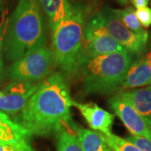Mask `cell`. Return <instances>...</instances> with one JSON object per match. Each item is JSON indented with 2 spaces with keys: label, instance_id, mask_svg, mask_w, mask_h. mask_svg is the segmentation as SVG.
I'll return each mask as SVG.
<instances>
[{
  "label": "cell",
  "instance_id": "16",
  "mask_svg": "<svg viewBox=\"0 0 151 151\" xmlns=\"http://www.w3.org/2000/svg\"><path fill=\"white\" fill-rule=\"evenodd\" d=\"M29 136V133L18 123L0 125V143H14Z\"/></svg>",
  "mask_w": 151,
  "mask_h": 151
},
{
  "label": "cell",
  "instance_id": "12",
  "mask_svg": "<svg viewBox=\"0 0 151 151\" xmlns=\"http://www.w3.org/2000/svg\"><path fill=\"white\" fill-rule=\"evenodd\" d=\"M38 2L45 17L50 33H52L67 16L71 3L69 0H38Z\"/></svg>",
  "mask_w": 151,
  "mask_h": 151
},
{
  "label": "cell",
  "instance_id": "15",
  "mask_svg": "<svg viewBox=\"0 0 151 151\" xmlns=\"http://www.w3.org/2000/svg\"><path fill=\"white\" fill-rule=\"evenodd\" d=\"M113 14L118 17L120 21L124 26L128 28L131 31L143 35L147 33L145 29L141 26L138 20L136 14H135V10L133 7H126L125 9H113Z\"/></svg>",
  "mask_w": 151,
  "mask_h": 151
},
{
  "label": "cell",
  "instance_id": "11",
  "mask_svg": "<svg viewBox=\"0 0 151 151\" xmlns=\"http://www.w3.org/2000/svg\"><path fill=\"white\" fill-rule=\"evenodd\" d=\"M150 85L151 63L145 55L132 63L120 89H135Z\"/></svg>",
  "mask_w": 151,
  "mask_h": 151
},
{
  "label": "cell",
  "instance_id": "10",
  "mask_svg": "<svg viewBox=\"0 0 151 151\" xmlns=\"http://www.w3.org/2000/svg\"><path fill=\"white\" fill-rule=\"evenodd\" d=\"M85 119L86 123L93 130L99 131L103 134H112V126L114 121V115L104 110L95 103H73Z\"/></svg>",
  "mask_w": 151,
  "mask_h": 151
},
{
  "label": "cell",
  "instance_id": "5",
  "mask_svg": "<svg viewBox=\"0 0 151 151\" xmlns=\"http://www.w3.org/2000/svg\"><path fill=\"white\" fill-rule=\"evenodd\" d=\"M124 50H127L109 35L105 27L104 19L100 11L87 17L84 26L83 43L77 65L83 60L122 52Z\"/></svg>",
  "mask_w": 151,
  "mask_h": 151
},
{
  "label": "cell",
  "instance_id": "6",
  "mask_svg": "<svg viewBox=\"0 0 151 151\" xmlns=\"http://www.w3.org/2000/svg\"><path fill=\"white\" fill-rule=\"evenodd\" d=\"M52 65L51 50L45 46L12 62L8 75L13 82L32 83L45 78Z\"/></svg>",
  "mask_w": 151,
  "mask_h": 151
},
{
  "label": "cell",
  "instance_id": "7",
  "mask_svg": "<svg viewBox=\"0 0 151 151\" xmlns=\"http://www.w3.org/2000/svg\"><path fill=\"white\" fill-rule=\"evenodd\" d=\"M105 27L111 37L114 39L129 52L141 54L145 51L149 40V33L143 35L136 34L131 31L118 19L113 12V9L104 6L101 9Z\"/></svg>",
  "mask_w": 151,
  "mask_h": 151
},
{
  "label": "cell",
  "instance_id": "14",
  "mask_svg": "<svg viewBox=\"0 0 151 151\" xmlns=\"http://www.w3.org/2000/svg\"><path fill=\"white\" fill-rule=\"evenodd\" d=\"M76 136L83 151H113L101 133L81 128L77 129Z\"/></svg>",
  "mask_w": 151,
  "mask_h": 151
},
{
  "label": "cell",
  "instance_id": "3",
  "mask_svg": "<svg viewBox=\"0 0 151 151\" xmlns=\"http://www.w3.org/2000/svg\"><path fill=\"white\" fill-rule=\"evenodd\" d=\"M87 13L81 1L71 3L67 16L51 33L53 64L67 75L74 74L77 66Z\"/></svg>",
  "mask_w": 151,
  "mask_h": 151
},
{
  "label": "cell",
  "instance_id": "21",
  "mask_svg": "<svg viewBox=\"0 0 151 151\" xmlns=\"http://www.w3.org/2000/svg\"><path fill=\"white\" fill-rule=\"evenodd\" d=\"M128 141L134 144L142 151H151V140L147 139L144 137L131 135L126 139Z\"/></svg>",
  "mask_w": 151,
  "mask_h": 151
},
{
  "label": "cell",
  "instance_id": "8",
  "mask_svg": "<svg viewBox=\"0 0 151 151\" xmlns=\"http://www.w3.org/2000/svg\"><path fill=\"white\" fill-rule=\"evenodd\" d=\"M108 105L131 134L151 140V123L137 113L119 93L108 100Z\"/></svg>",
  "mask_w": 151,
  "mask_h": 151
},
{
  "label": "cell",
  "instance_id": "24",
  "mask_svg": "<svg viewBox=\"0 0 151 151\" xmlns=\"http://www.w3.org/2000/svg\"><path fill=\"white\" fill-rule=\"evenodd\" d=\"M13 121L9 119V117L6 114L0 111V125H4V124H11Z\"/></svg>",
  "mask_w": 151,
  "mask_h": 151
},
{
  "label": "cell",
  "instance_id": "23",
  "mask_svg": "<svg viewBox=\"0 0 151 151\" xmlns=\"http://www.w3.org/2000/svg\"><path fill=\"white\" fill-rule=\"evenodd\" d=\"M130 1L133 6L137 9L140 8H144V7H147L150 3V0H130Z\"/></svg>",
  "mask_w": 151,
  "mask_h": 151
},
{
  "label": "cell",
  "instance_id": "25",
  "mask_svg": "<svg viewBox=\"0 0 151 151\" xmlns=\"http://www.w3.org/2000/svg\"><path fill=\"white\" fill-rule=\"evenodd\" d=\"M21 151H34L32 148L30 147V145L28 144L27 139H25V140L23 142L21 147Z\"/></svg>",
  "mask_w": 151,
  "mask_h": 151
},
{
  "label": "cell",
  "instance_id": "22",
  "mask_svg": "<svg viewBox=\"0 0 151 151\" xmlns=\"http://www.w3.org/2000/svg\"><path fill=\"white\" fill-rule=\"evenodd\" d=\"M27 139H24L14 143H0V151H21L23 142Z\"/></svg>",
  "mask_w": 151,
  "mask_h": 151
},
{
  "label": "cell",
  "instance_id": "26",
  "mask_svg": "<svg viewBox=\"0 0 151 151\" xmlns=\"http://www.w3.org/2000/svg\"><path fill=\"white\" fill-rule=\"evenodd\" d=\"M121 5H125L129 3V0H117Z\"/></svg>",
  "mask_w": 151,
  "mask_h": 151
},
{
  "label": "cell",
  "instance_id": "17",
  "mask_svg": "<svg viewBox=\"0 0 151 151\" xmlns=\"http://www.w3.org/2000/svg\"><path fill=\"white\" fill-rule=\"evenodd\" d=\"M57 151H83L76 136L70 131L60 129L58 131Z\"/></svg>",
  "mask_w": 151,
  "mask_h": 151
},
{
  "label": "cell",
  "instance_id": "19",
  "mask_svg": "<svg viewBox=\"0 0 151 151\" xmlns=\"http://www.w3.org/2000/svg\"><path fill=\"white\" fill-rule=\"evenodd\" d=\"M10 1L11 0H0V52L2 50L7 24L10 15L9 14V7Z\"/></svg>",
  "mask_w": 151,
  "mask_h": 151
},
{
  "label": "cell",
  "instance_id": "2",
  "mask_svg": "<svg viewBox=\"0 0 151 151\" xmlns=\"http://www.w3.org/2000/svg\"><path fill=\"white\" fill-rule=\"evenodd\" d=\"M46 46L45 19L38 0H19L9 18L2 50L14 62Z\"/></svg>",
  "mask_w": 151,
  "mask_h": 151
},
{
  "label": "cell",
  "instance_id": "4",
  "mask_svg": "<svg viewBox=\"0 0 151 151\" xmlns=\"http://www.w3.org/2000/svg\"><path fill=\"white\" fill-rule=\"evenodd\" d=\"M132 65L128 50L83 60L76 67L87 94H109L120 89ZM75 72V73H76Z\"/></svg>",
  "mask_w": 151,
  "mask_h": 151
},
{
  "label": "cell",
  "instance_id": "27",
  "mask_svg": "<svg viewBox=\"0 0 151 151\" xmlns=\"http://www.w3.org/2000/svg\"><path fill=\"white\" fill-rule=\"evenodd\" d=\"M146 56L148 57V59H149V60L150 61V63H151V50H150V52H149L148 54L146 55Z\"/></svg>",
  "mask_w": 151,
  "mask_h": 151
},
{
  "label": "cell",
  "instance_id": "9",
  "mask_svg": "<svg viewBox=\"0 0 151 151\" xmlns=\"http://www.w3.org/2000/svg\"><path fill=\"white\" fill-rule=\"evenodd\" d=\"M39 85L40 83L13 82L9 92H3L0 96V111L6 114H14L21 112Z\"/></svg>",
  "mask_w": 151,
  "mask_h": 151
},
{
  "label": "cell",
  "instance_id": "28",
  "mask_svg": "<svg viewBox=\"0 0 151 151\" xmlns=\"http://www.w3.org/2000/svg\"><path fill=\"white\" fill-rule=\"evenodd\" d=\"M0 68H1V60H0ZM2 94H3V92H0V96H1Z\"/></svg>",
  "mask_w": 151,
  "mask_h": 151
},
{
  "label": "cell",
  "instance_id": "18",
  "mask_svg": "<svg viewBox=\"0 0 151 151\" xmlns=\"http://www.w3.org/2000/svg\"><path fill=\"white\" fill-rule=\"evenodd\" d=\"M104 140L107 145L113 151H142L134 144L128 141L126 139H123L117 135L110 134H103Z\"/></svg>",
  "mask_w": 151,
  "mask_h": 151
},
{
  "label": "cell",
  "instance_id": "20",
  "mask_svg": "<svg viewBox=\"0 0 151 151\" xmlns=\"http://www.w3.org/2000/svg\"><path fill=\"white\" fill-rule=\"evenodd\" d=\"M135 14L138 20L144 28L151 26V9L149 7H144L135 10Z\"/></svg>",
  "mask_w": 151,
  "mask_h": 151
},
{
  "label": "cell",
  "instance_id": "13",
  "mask_svg": "<svg viewBox=\"0 0 151 151\" xmlns=\"http://www.w3.org/2000/svg\"><path fill=\"white\" fill-rule=\"evenodd\" d=\"M135 111L151 123V85L119 93Z\"/></svg>",
  "mask_w": 151,
  "mask_h": 151
},
{
  "label": "cell",
  "instance_id": "1",
  "mask_svg": "<svg viewBox=\"0 0 151 151\" xmlns=\"http://www.w3.org/2000/svg\"><path fill=\"white\" fill-rule=\"evenodd\" d=\"M73 103L64 77L59 72L55 73L40 83L21 111L19 124L29 135L58 132L71 122Z\"/></svg>",
  "mask_w": 151,
  "mask_h": 151
}]
</instances>
